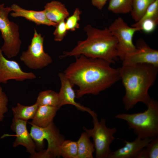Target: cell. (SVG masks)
<instances>
[{
    "instance_id": "18",
    "label": "cell",
    "mask_w": 158,
    "mask_h": 158,
    "mask_svg": "<svg viewBox=\"0 0 158 158\" xmlns=\"http://www.w3.org/2000/svg\"><path fill=\"white\" fill-rule=\"evenodd\" d=\"M90 137L85 132H83L77 141L78 150L77 158H93L95 149Z\"/></svg>"
},
{
    "instance_id": "16",
    "label": "cell",
    "mask_w": 158,
    "mask_h": 158,
    "mask_svg": "<svg viewBox=\"0 0 158 158\" xmlns=\"http://www.w3.org/2000/svg\"><path fill=\"white\" fill-rule=\"evenodd\" d=\"M58 108L48 105L39 106L32 121L29 123L44 127L53 122Z\"/></svg>"
},
{
    "instance_id": "4",
    "label": "cell",
    "mask_w": 158,
    "mask_h": 158,
    "mask_svg": "<svg viewBox=\"0 0 158 158\" xmlns=\"http://www.w3.org/2000/svg\"><path fill=\"white\" fill-rule=\"evenodd\" d=\"M144 112L118 114L115 118L125 121L129 129L132 130L137 137L152 138L158 136V102L151 99Z\"/></svg>"
},
{
    "instance_id": "23",
    "label": "cell",
    "mask_w": 158,
    "mask_h": 158,
    "mask_svg": "<svg viewBox=\"0 0 158 158\" xmlns=\"http://www.w3.org/2000/svg\"><path fill=\"white\" fill-rule=\"evenodd\" d=\"M78 150L77 142L65 140L60 147V156L64 158H77Z\"/></svg>"
},
{
    "instance_id": "7",
    "label": "cell",
    "mask_w": 158,
    "mask_h": 158,
    "mask_svg": "<svg viewBox=\"0 0 158 158\" xmlns=\"http://www.w3.org/2000/svg\"><path fill=\"white\" fill-rule=\"evenodd\" d=\"M29 124L31 125L30 134L36 147L43 148L46 140L48 143L46 152L53 158L60 157V147L65 139L54 122L44 127Z\"/></svg>"
},
{
    "instance_id": "14",
    "label": "cell",
    "mask_w": 158,
    "mask_h": 158,
    "mask_svg": "<svg viewBox=\"0 0 158 158\" xmlns=\"http://www.w3.org/2000/svg\"><path fill=\"white\" fill-rule=\"evenodd\" d=\"M153 138L142 139L137 137L131 142L125 140L124 146L114 151H111L107 158H137L140 151Z\"/></svg>"
},
{
    "instance_id": "11",
    "label": "cell",
    "mask_w": 158,
    "mask_h": 158,
    "mask_svg": "<svg viewBox=\"0 0 158 158\" xmlns=\"http://www.w3.org/2000/svg\"><path fill=\"white\" fill-rule=\"evenodd\" d=\"M137 50L126 56L122 64L147 63L158 67V51L149 46L143 40L138 42Z\"/></svg>"
},
{
    "instance_id": "28",
    "label": "cell",
    "mask_w": 158,
    "mask_h": 158,
    "mask_svg": "<svg viewBox=\"0 0 158 158\" xmlns=\"http://www.w3.org/2000/svg\"><path fill=\"white\" fill-rule=\"evenodd\" d=\"M158 23V19H148L143 21L140 28L141 31L146 33H150L155 29Z\"/></svg>"
},
{
    "instance_id": "26",
    "label": "cell",
    "mask_w": 158,
    "mask_h": 158,
    "mask_svg": "<svg viewBox=\"0 0 158 158\" xmlns=\"http://www.w3.org/2000/svg\"><path fill=\"white\" fill-rule=\"evenodd\" d=\"M82 13L78 8H76L73 14L66 18L65 24L68 31H73L80 27V24L78 23L80 20V16Z\"/></svg>"
},
{
    "instance_id": "19",
    "label": "cell",
    "mask_w": 158,
    "mask_h": 158,
    "mask_svg": "<svg viewBox=\"0 0 158 158\" xmlns=\"http://www.w3.org/2000/svg\"><path fill=\"white\" fill-rule=\"evenodd\" d=\"M39 106L36 102L31 106H25L18 103L12 108L14 118L27 122L32 119Z\"/></svg>"
},
{
    "instance_id": "12",
    "label": "cell",
    "mask_w": 158,
    "mask_h": 158,
    "mask_svg": "<svg viewBox=\"0 0 158 158\" xmlns=\"http://www.w3.org/2000/svg\"><path fill=\"white\" fill-rule=\"evenodd\" d=\"M58 75L61 83V88L58 93L60 108L64 105L70 104L75 106L79 110L87 112L91 116L94 114L95 112L75 101L76 94L73 89V85L64 73L60 72Z\"/></svg>"
},
{
    "instance_id": "22",
    "label": "cell",
    "mask_w": 158,
    "mask_h": 158,
    "mask_svg": "<svg viewBox=\"0 0 158 158\" xmlns=\"http://www.w3.org/2000/svg\"><path fill=\"white\" fill-rule=\"evenodd\" d=\"M155 0H132L130 12L132 18L136 22L142 17L148 7Z\"/></svg>"
},
{
    "instance_id": "13",
    "label": "cell",
    "mask_w": 158,
    "mask_h": 158,
    "mask_svg": "<svg viewBox=\"0 0 158 158\" xmlns=\"http://www.w3.org/2000/svg\"><path fill=\"white\" fill-rule=\"evenodd\" d=\"M27 122L14 118L13 119L11 128L16 133V135H13L16 137L13 143V146L16 147L21 145L25 147L31 157L36 152V146L27 130Z\"/></svg>"
},
{
    "instance_id": "25",
    "label": "cell",
    "mask_w": 158,
    "mask_h": 158,
    "mask_svg": "<svg viewBox=\"0 0 158 158\" xmlns=\"http://www.w3.org/2000/svg\"><path fill=\"white\" fill-rule=\"evenodd\" d=\"M148 19H158V0H155L148 7L140 19L131 26L140 28L141 23Z\"/></svg>"
},
{
    "instance_id": "29",
    "label": "cell",
    "mask_w": 158,
    "mask_h": 158,
    "mask_svg": "<svg viewBox=\"0 0 158 158\" xmlns=\"http://www.w3.org/2000/svg\"><path fill=\"white\" fill-rule=\"evenodd\" d=\"M8 98L3 91L2 87L0 86V121L3 120L4 114L8 111Z\"/></svg>"
},
{
    "instance_id": "3",
    "label": "cell",
    "mask_w": 158,
    "mask_h": 158,
    "mask_svg": "<svg viewBox=\"0 0 158 158\" xmlns=\"http://www.w3.org/2000/svg\"><path fill=\"white\" fill-rule=\"evenodd\" d=\"M84 30L87 35L84 41H79L70 51H65L60 58L81 55L89 58L104 60L111 64L114 63L119 58L117 49V41L108 28L100 29L90 25Z\"/></svg>"
},
{
    "instance_id": "8",
    "label": "cell",
    "mask_w": 158,
    "mask_h": 158,
    "mask_svg": "<svg viewBox=\"0 0 158 158\" xmlns=\"http://www.w3.org/2000/svg\"><path fill=\"white\" fill-rule=\"evenodd\" d=\"M117 41V49L119 58L122 61L127 55L136 51V47L133 39L135 33L141 31V28L129 26L121 17H118L108 28Z\"/></svg>"
},
{
    "instance_id": "17",
    "label": "cell",
    "mask_w": 158,
    "mask_h": 158,
    "mask_svg": "<svg viewBox=\"0 0 158 158\" xmlns=\"http://www.w3.org/2000/svg\"><path fill=\"white\" fill-rule=\"evenodd\" d=\"M44 8V10L47 18L57 24L65 20L69 15L65 5L58 1H52L47 3Z\"/></svg>"
},
{
    "instance_id": "15",
    "label": "cell",
    "mask_w": 158,
    "mask_h": 158,
    "mask_svg": "<svg viewBox=\"0 0 158 158\" xmlns=\"http://www.w3.org/2000/svg\"><path fill=\"white\" fill-rule=\"evenodd\" d=\"M10 7L12 11L10 15L13 17H23L38 25H43L55 27L57 24L47 18L44 10L36 11L27 10L15 4H12Z\"/></svg>"
},
{
    "instance_id": "2",
    "label": "cell",
    "mask_w": 158,
    "mask_h": 158,
    "mask_svg": "<svg viewBox=\"0 0 158 158\" xmlns=\"http://www.w3.org/2000/svg\"><path fill=\"white\" fill-rule=\"evenodd\" d=\"M118 68L125 91L122 99L125 109L129 110L139 102L147 106L151 99L149 90L156 79L158 67L149 64L139 63L122 64Z\"/></svg>"
},
{
    "instance_id": "31",
    "label": "cell",
    "mask_w": 158,
    "mask_h": 158,
    "mask_svg": "<svg viewBox=\"0 0 158 158\" xmlns=\"http://www.w3.org/2000/svg\"><path fill=\"white\" fill-rule=\"evenodd\" d=\"M31 157L32 158H53L50 154L46 152V150L38 152H36L34 155Z\"/></svg>"
},
{
    "instance_id": "24",
    "label": "cell",
    "mask_w": 158,
    "mask_h": 158,
    "mask_svg": "<svg viewBox=\"0 0 158 158\" xmlns=\"http://www.w3.org/2000/svg\"><path fill=\"white\" fill-rule=\"evenodd\" d=\"M158 137L153 138L140 152L137 158H158Z\"/></svg>"
},
{
    "instance_id": "21",
    "label": "cell",
    "mask_w": 158,
    "mask_h": 158,
    "mask_svg": "<svg viewBox=\"0 0 158 158\" xmlns=\"http://www.w3.org/2000/svg\"><path fill=\"white\" fill-rule=\"evenodd\" d=\"M132 0H109L107 9L115 14L130 13Z\"/></svg>"
},
{
    "instance_id": "20",
    "label": "cell",
    "mask_w": 158,
    "mask_h": 158,
    "mask_svg": "<svg viewBox=\"0 0 158 158\" xmlns=\"http://www.w3.org/2000/svg\"><path fill=\"white\" fill-rule=\"evenodd\" d=\"M36 102L39 106L48 105L60 108L58 93L50 90L39 92Z\"/></svg>"
},
{
    "instance_id": "30",
    "label": "cell",
    "mask_w": 158,
    "mask_h": 158,
    "mask_svg": "<svg viewBox=\"0 0 158 158\" xmlns=\"http://www.w3.org/2000/svg\"><path fill=\"white\" fill-rule=\"evenodd\" d=\"M93 5L101 10L107 3V0H91Z\"/></svg>"
},
{
    "instance_id": "5",
    "label": "cell",
    "mask_w": 158,
    "mask_h": 158,
    "mask_svg": "<svg viewBox=\"0 0 158 158\" xmlns=\"http://www.w3.org/2000/svg\"><path fill=\"white\" fill-rule=\"evenodd\" d=\"M11 11L10 7H5L4 4H0V31L4 41L1 48L8 59L18 55L21 44L19 26L10 20L8 18L9 14Z\"/></svg>"
},
{
    "instance_id": "6",
    "label": "cell",
    "mask_w": 158,
    "mask_h": 158,
    "mask_svg": "<svg viewBox=\"0 0 158 158\" xmlns=\"http://www.w3.org/2000/svg\"><path fill=\"white\" fill-rule=\"evenodd\" d=\"M93 127L88 129L85 127L83 129L93 141L97 158H107L111 151L110 146L114 141V135L116 132V128H109L106 125V120L102 118L99 121L96 113L92 116Z\"/></svg>"
},
{
    "instance_id": "10",
    "label": "cell",
    "mask_w": 158,
    "mask_h": 158,
    "mask_svg": "<svg viewBox=\"0 0 158 158\" xmlns=\"http://www.w3.org/2000/svg\"><path fill=\"white\" fill-rule=\"evenodd\" d=\"M36 78L33 73L23 71L16 61L6 59L0 48V83L6 84L11 80L22 82Z\"/></svg>"
},
{
    "instance_id": "9",
    "label": "cell",
    "mask_w": 158,
    "mask_h": 158,
    "mask_svg": "<svg viewBox=\"0 0 158 158\" xmlns=\"http://www.w3.org/2000/svg\"><path fill=\"white\" fill-rule=\"evenodd\" d=\"M44 37L35 28L27 50L23 51L20 56V60L30 69H42L52 62L51 57L44 51Z\"/></svg>"
},
{
    "instance_id": "1",
    "label": "cell",
    "mask_w": 158,
    "mask_h": 158,
    "mask_svg": "<svg viewBox=\"0 0 158 158\" xmlns=\"http://www.w3.org/2000/svg\"><path fill=\"white\" fill-rule=\"evenodd\" d=\"M75 57L63 73L73 86L78 87L75 93L78 99L87 94L97 95L120 80L119 68L106 61L83 55Z\"/></svg>"
},
{
    "instance_id": "27",
    "label": "cell",
    "mask_w": 158,
    "mask_h": 158,
    "mask_svg": "<svg viewBox=\"0 0 158 158\" xmlns=\"http://www.w3.org/2000/svg\"><path fill=\"white\" fill-rule=\"evenodd\" d=\"M55 27L56 29L53 32L54 40L56 41H61L66 35L68 31L65 20L58 23Z\"/></svg>"
}]
</instances>
